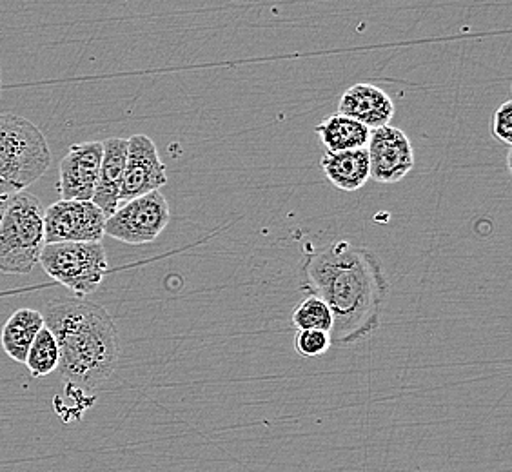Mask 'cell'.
I'll list each match as a JSON object with an SVG mask.
<instances>
[{"mask_svg": "<svg viewBox=\"0 0 512 472\" xmlns=\"http://www.w3.org/2000/svg\"><path fill=\"white\" fill-rule=\"evenodd\" d=\"M302 273L304 287L333 315L331 342L356 344L380 327L389 282L373 251L338 240L320 251L311 249Z\"/></svg>", "mask_w": 512, "mask_h": 472, "instance_id": "cell-1", "label": "cell"}, {"mask_svg": "<svg viewBox=\"0 0 512 472\" xmlns=\"http://www.w3.org/2000/svg\"><path fill=\"white\" fill-rule=\"evenodd\" d=\"M59 345V373L75 393H93L119 364V331L100 304L84 298H53L42 313Z\"/></svg>", "mask_w": 512, "mask_h": 472, "instance_id": "cell-2", "label": "cell"}, {"mask_svg": "<svg viewBox=\"0 0 512 472\" xmlns=\"http://www.w3.org/2000/svg\"><path fill=\"white\" fill-rule=\"evenodd\" d=\"M44 242V209L28 191L13 193L0 220V273L22 276L39 264Z\"/></svg>", "mask_w": 512, "mask_h": 472, "instance_id": "cell-3", "label": "cell"}, {"mask_svg": "<svg viewBox=\"0 0 512 472\" xmlns=\"http://www.w3.org/2000/svg\"><path fill=\"white\" fill-rule=\"evenodd\" d=\"M51 166L48 140L28 118L0 113V178L24 191Z\"/></svg>", "mask_w": 512, "mask_h": 472, "instance_id": "cell-4", "label": "cell"}, {"mask_svg": "<svg viewBox=\"0 0 512 472\" xmlns=\"http://www.w3.org/2000/svg\"><path fill=\"white\" fill-rule=\"evenodd\" d=\"M39 264L75 298L95 293L109 271L108 255L102 242L46 244L40 253Z\"/></svg>", "mask_w": 512, "mask_h": 472, "instance_id": "cell-5", "label": "cell"}, {"mask_svg": "<svg viewBox=\"0 0 512 472\" xmlns=\"http://www.w3.org/2000/svg\"><path fill=\"white\" fill-rule=\"evenodd\" d=\"M169 218L168 200L160 191H155L117 207V211L106 218L104 235L129 246H144L164 233Z\"/></svg>", "mask_w": 512, "mask_h": 472, "instance_id": "cell-6", "label": "cell"}, {"mask_svg": "<svg viewBox=\"0 0 512 472\" xmlns=\"http://www.w3.org/2000/svg\"><path fill=\"white\" fill-rule=\"evenodd\" d=\"M106 215L93 202L59 200L44 209V242L95 244L104 238Z\"/></svg>", "mask_w": 512, "mask_h": 472, "instance_id": "cell-7", "label": "cell"}, {"mask_svg": "<svg viewBox=\"0 0 512 472\" xmlns=\"http://www.w3.org/2000/svg\"><path fill=\"white\" fill-rule=\"evenodd\" d=\"M168 184V169L158 157L157 146L148 135H133L128 140V158L119 206L129 200L155 193Z\"/></svg>", "mask_w": 512, "mask_h": 472, "instance_id": "cell-8", "label": "cell"}, {"mask_svg": "<svg viewBox=\"0 0 512 472\" xmlns=\"http://www.w3.org/2000/svg\"><path fill=\"white\" fill-rule=\"evenodd\" d=\"M369 177L380 184H396L414 168V151L404 131L394 126L371 131L367 142Z\"/></svg>", "mask_w": 512, "mask_h": 472, "instance_id": "cell-9", "label": "cell"}, {"mask_svg": "<svg viewBox=\"0 0 512 472\" xmlns=\"http://www.w3.org/2000/svg\"><path fill=\"white\" fill-rule=\"evenodd\" d=\"M102 142L73 144L60 160L59 195L62 200L91 202L102 164Z\"/></svg>", "mask_w": 512, "mask_h": 472, "instance_id": "cell-10", "label": "cell"}, {"mask_svg": "<svg viewBox=\"0 0 512 472\" xmlns=\"http://www.w3.org/2000/svg\"><path fill=\"white\" fill-rule=\"evenodd\" d=\"M338 113L360 122L369 131H375L391 126L396 108L384 89L373 84H355L342 95Z\"/></svg>", "mask_w": 512, "mask_h": 472, "instance_id": "cell-11", "label": "cell"}, {"mask_svg": "<svg viewBox=\"0 0 512 472\" xmlns=\"http://www.w3.org/2000/svg\"><path fill=\"white\" fill-rule=\"evenodd\" d=\"M102 164H100L99 182L93 195V204L111 217L119 207L120 189L124 182L126 158H128V140L126 138H108L102 142Z\"/></svg>", "mask_w": 512, "mask_h": 472, "instance_id": "cell-12", "label": "cell"}, {"mask_svg": "<svg viewBox=\"0 0 512 472\" xmlns=\"http://www.w3.org/2000/svg\"><path fill=\"white\" fill-rule=\"evenodd\" d=\"M320 168L324 169L325 177L336 189L347 191V193L362 189L371 178L367 149L340 151V153L325 151L324 157L320 160Z\"/></svg>", "mask_w": 512, "mask_h": 472, "instance_id": "cell-13", "label": "cell"}, {"mask_svg": "<svg viewBox=\"0 0 512 472\" xmlns=\"http://www.w3.org/2000/svg\"><path fill=\"white\" fill-rule=\"evenodd\" d=\"M42 327H44V318L37 309L22 307L19 311H15L2 327L0 344L4 353L17 364H24L31 344Z\"/></svg>", "mask_w": 512, "mask_h": 472, "instance_id": "cell-14", "label": "cell"}, {"mask_svg": "<svg viewBox=\"0 0 512 472\" xmlns=\"http://www.w3.org/2000/svg\"><path fill=\"white\" fill-rule=\"evenodd\" d=\"M316 135L324 144L327 151L340 153V151H355V149L367 148V142L371 137V131L356 122L353 118L344 117L335 113L325 118L315 128Z\"/></svg>", "mask_w": 512, "mask_h": 472, "instance_id": "cell-15", "label": "cell"}, {"mask_svg": "<svg viewBox=\"0 0 512 472\" xmlns=\"http://www.w3.org/2000/svg\"><path fill=\"white\" fill-rule=\"evenodd\" d=\"M24 365H28L33 378H44L59 367V345L46 325L35 336Z\"/></svg>", "mask_w": 512, "mask_h": 472, "instance_id": "cell-16", "label": "cell"}, {"mask_svg": "<svg viewBox=\"0 0 512 472\" xmlns=\"http://www.w3.org/2000/svg\"><path fill=\"white\" fill-rule=\"evenodd\" d=\"M293 325L298 331H322L331 335L333 315L320 298L307 296L293 311Z\"/></svg>", "mask_w": 512, "mask_h": 472, "instance_id": "cell-17", "label": "cell"}, {"mask_svg": "<svg viewBox=\"0 0 512 472\" xmlns=\"http://www.w3.org/2000/svg\"><path fill=\"white\" fill-rule=\"evenodd\" d=\"M331 335L322 331H298L295 338L296 353L304 358H318L331 349Z\"/></svg>", "mask_w": 512, "mask_h": 472, "instance_id": "cell-18", "label": "cell"}, {"mask_svg": "<svg viewBox=\"0 0 512 472\" xmlns=\"http://www.w3.org/2000/svg\"><path fill=\"white\" fill-rule=\"evenodd\" d=\"M493 137L503 142L505 146L512 144V102L507 100L503 102L500 108L494 111L493 117Z\"/></svg>", "mask_w": 512, "mask_h": 472, "instance_id": "cell-19", "label": "cell"}, {"mask_svg": "<svg viewBox=\"0 0 512 472\" xmlns=\"http://www.w3.org/2000/svg\"><path fill=\"white\" fill-rule=\"evenodd\" d=\"M13 193H17V189L10 186L8 182H4V180L0 178V197H4V195H13Z\"/></svg>", "mask_w": 512, "mask_h": 472, "instance_id": "cell-20", "label": "cell"}, {"mask_svg": "<svg viewBox=\"0 0 512 472\" xmlns=\"http://www.w3.org/2000/svg\"><path fill=\"white\" fill-rule=\"evenodd\" d=\"M10 198L11 195H4V197H0V220H2V215H4V211H6V206H8Z\"/></svg>", "mask_w": 512, "mask_h": 472, "instance_id": "cell-21", "label": "cell"}]
</instances>
